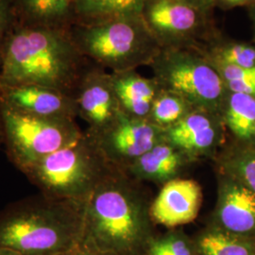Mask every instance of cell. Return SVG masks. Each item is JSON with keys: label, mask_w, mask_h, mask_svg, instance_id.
Segmentation results:
<instances>
[{"label": "cell", "mask_w": 255, "mask_h": 255, "mask_svg": "<svg viewBox=\"0 0 255 255\" xmlns=\"http://www.w3.org/2000/svg\"><path fill=\"white\" fill-rule=\"evenodd\" d=\"M151 219L135 180L113 167L83 202L80 245L110 255H134L147 240Z\"/></svg>", "instance_id": "6da1fadb"}, {"label": "cell", "mask_w": 255, "mask_h": 255, "mask_svg": "<svg viewBox=\"0 0 255 255\" xmlns=\"http://www.w3.org/2000/svg\"><path fill=\"white\" fill-rule=\"evenodd\" d=\"M88 62L69 28L15 23L4 46L0 84H35L73 96Z\"/></svg>", "instance_id": "7a4b0ae2"}, {"label": "cell", "mask_w": 255, "mask_h": 255, "mask_svg": "<svg viewBox=\"0 0 255 255\" xmlns=\"http://www.w3.org/2000/svg\"><path fill=\"white\" fill-rule=\"evenodd\" d=\"M83 203L40 193L0 211V247L21 255H61L81 242Z\"/></svg>", "instance_id": "3957f363"}, {"label": "cell", "mask_w": 255, "mask_h": 255, "mask_svg": "<svg viewBox=\"0 0 255 255\" xmlns=\"http://www.w3.org/2000/svg\"><path fill=\"white\" fill-rule=\"evenodd\" d=\"M69 31L84 58L112 72L149 66L162 48L142 15L76 22Z\"/></svg>", "instance_id": "277c9868"}, {"label": "cell", "mask_w": 255, "mask_h": 255, "mask_svg": "<svg viewBox=\"0 0 255 255\" xmlns=\"http://www.w3.org/2000/svg\"><path fill=\"white\" fill-rule=\"evenodd\" d=\"M112 168L95 140L83 131L77 141L22 173L47 197L83 203Z\"/></svg>", "instance_id": "5b68a950"}, {"label": "cell", "mask_w": 255, "mask_h": 255, "mask_svg": "<svg viewBox=\"0 0 255 255\" xmlns=\"http://www.w3.org/2000/svg\"><path fill=\"white\" fill-rule=\"evenodd\" d=\"M149 66L161 90L220 115L228 90L201 46L163 47Z\"/></svg>", "instance_id": "8992f818"}, {"label": "cell", "mask_w": 255, "mask_h": 255, "mask_svg": "<svg viewBox=\"0 0 255 255\" xmlns=\"http://www.w3.org/2000/svg\"><path fill=\"white\" fill-rule=\"evenodd\" d=\"M0 115L6 154L21 172L83 134L76 119L29 116L2 104Z\"/></svg>", "instance_id": "52a82bcc"}, {"label": "cell", "mask_w": 255, "mask_h": 255, "mask_svg": "<svg viewBox=\"0 0 255 255\" xmlns=\"http://www.w3.org/2000/svg\"><path fill=\"white\" fill-rule=\"evenodd\" d=\"M141 15L162 48L202 46L213 38L210 15L183 0H146Z\"/></svg>", "instance_id": "ba28073f"}, {"label": "cell", "mask_w": 255, "mask_h": 255, "mask_svg": "<svg viewBox=\"0 0 255 255\" xmlns=\"http://www.w3.org/2000/svg\"><path fill=\"white\" fill-rule=\"evenodd\" d=\"M90 136L106 161L122 171L165 138L164 128L147 119L132 118L122 111L106 129Z\"/></svg>", "instance_id": "9c48e42d"}, {"label": "cell", "mask_w": 255, "mask_h": 255, "mask_svg": "<svg viewBox=\"0 0 255 255\" xmlns=\"http://www.w3.org/2000/svg\"><path fill=\"white\" fill-rule=\"evenodd\" d=\"M78 117L83 119L90 135L112 125L121 113L111 73L94 63L86 64L73 92Z\"/></svg>", "instance_id": "30bf717a"}, {"label": "cell", "mask_w": 255, "mask_h": 255, "mask_svg": "<svg viewBox=\"0 0 255 255\" xmlns=\"http://www.w3.org/2000/svg\"><path fill=\"white\" fill-rule=\"evenodd\" d=\"M0 104L40 118L76 119L78 117L73 96L35 84H0Z\"/></svg>", "instance_id": "8fae6325"}, {"label": "cell", "mask_w": 255, "mask_h": 255, "mask_svg": "<svg viewBox=\"0 0 255 255\" xmlns=\"http://www.w3.org/2000/svg\"><path fill=\"white\" fill-rule=\"evenodd\" d=\"M222 119L219 114L194 109L164 129L166 141L192 160L212 154L219 145Z\"/></svg>", "instance_id": "7c38bea8"}, {"label": "cell", "mask_w": 255, "mask_h": 255, "mask_svg": "<svg viewBox=\"0 0 255 255\" xmlns=\"http://www.w3.org/2000/svg\"><path fill=\"white\" fill-rule=\"evenodd\" d=\"M201 201L202 192L198 182L177 178L164 183L150 205V216L166 227L184 225L197 218Z\"/></svg>", "instance_id": "4fadbf2b"}, {"label": "cell", "mask_w": 255, "mask_h": 255, "mask_svg": "<svg viewBox=\"0 0 255 255\" xmlns=\"http://www.w3.org/2000/svg\"><path fill=\"white\" fill-rule=\"evenodd\" d=\"M219 181L215 218L220 229L235 235L255 233V193L225 174Z\"/></svg>", "instance_id": "5bb4252c"}, {"label": "cell", "mask_w": 255, "mask_h": 255, "mask_svg": "<svg viewBox=\"0 0 255 255\" xmlns=\"http://www.w3.org/2000/svg\"><path fill=\"white\" fill-rule=\"evenodd\" d=\"M191 160L164 138L137 158L124 172L134 180L166 183L177 179Z\"/></svg>", "instance_id": "9a60e30c"}, {"label": "cell", "mask_w": 255, "mask_h": 255, "mask_svg": "<svg viewBox=\"0 0 255 255\" xmlns=\"http://www.w3.org/2000/svg\"><path fill=\"white\" fill-rule=\"evenodd\" d=\"M111 76L121 111L132 118L147 119L160 91L154 79L145 78L136 70L111 72Z\"/></svg>", "instance_id": "2e32d148"}, {"label": "cell", "mask_w": 255, "mask_h": 255, "mask_svg": "<svg viewBox=\"0 0 255 255\" xmlns=\"http://www.w3.org/2000/svg\"><path fill=\"white\" fill-rule=\"evenodd\" d=\"M16 23L69 28L77 22L74 0H11Z\"/></svg>", "instance_id": "e0dca14e"}, {"label": "cell", "mask_w": 255, "mask_h": 255, "mask_svg": "<svg viewBox=\"0 0 255 255\" xmlns=\"http://www.w3.org/2000/svg\"><path fill=\"white\" fill-rule=\"evenodd\" d=\"M220 116L237 138L242 141L255 140V97L228 91Z\"/></svg>", "instance_id": "ac0fdd59"}, {"label": "cell", "mask_w": 255, "mask_h": 255, "mask_svg": "<svg viewBox=\"0 0 255 255\" xmlns=\"http://www.w3.org/2000/svg\"><path fill=\"white\" fill-rule=\"evenodd\" d=\"M146 0H74L77 22L141 15Z\"/></svg>", "instance_id": "d6986e66"}, {"label": "cell", "mask_w": 255, "mask_h": 255, "mask_svg": "<svg viewBox=\"0 0 255 255\" xmlns=\"http://www.w3.org/2000/svg\"><path fill=\"white\" fill-rule=\"evenodd\" d=\"M194 108L181 97L161 90L157 94L147 119L158 127L166 129L182 120Z\"/></svg>", "instance_id": "ffe728a7"}, {"label": "cell", "mask_w": 255, "mask_h": 255, "mask_svg": "<svg viewBox=\"0 0 255 255\" xmlns=\"http://www.w3.org/2000/svg\"><path fill=\"white\" fill-rule=\"evenodd\" d=\"M220 228H212L201 236L198 246L202 255H255L242 238Z\"/></svg>", "instance_id": "44dd1931"}, {"label": "cell", "mask_w": 255, "mask_h": 255, "mask_svg": "<svg viewBox=\"0 0 255 255\" xmlns=\"http://www.w3.org/2000/svg\"><path fill=\"white\" fill-rule=\"evenodd\" d=\"M207 56L224 64H233L240 67L251 68L255 66V47L246 44L224 43L201 46Z\"/></svg>", "instance_id": "7402d4cb"}, {"label": "cell", "mask_w": 255, "mask_h": 255, "mask_svg": "<svg viewBox=\"0 0 255 255\" xmlns=\"http://www.w3.org/2000/svg\"><path fill=\"white\" fill-rule=\"evenodd\" d=\"M222 167L227 175L235 178L255 193V149L241 150L225 157Z\"/></svg>", "instance_id": "603a6c76"}, {"label": "cell", "mask_w": 255, "mask_h": 255, "mask_svg": "<svg viewBox=\"0 0 255 255\" xmlns=\"http://www.w3.org/2000/svg\"><path fill=\"white\" fill-rule=\"evenodd\" d=\"M149 255H192V250L184 238L173 235L151 242Z\"/></svg>", "instance_id": "cb8c5ba5"}, {"label": "cell", "mask_w": 255, "mask_h": 255, "mask_svg": "<svg viewBox=\"0 0 255 255\" xmlns=\"http://www.w3.org/2000/svg\"><path fill=\"white\" fill-rule=\"evenodd\" d=\"M16 23L11 0H0V67L2 55L9 32Z\"/></svg>", "instance_id": "d4e9b609"}, {"label": "cell", "mask_w": 255, "mask_h": 255, "mask_svg": "<svg viewBox=\"0 0 255 255\" xmlns=\"http://www.w3.org/2000/svg\"><path fill=\"white\" fill-rule=\"evenodd\" d=\"M229 92L249 95L255 98V80L233 81L225 83Z\"/></svg>", "instance_id": "484cf974"}, {"label": "cell", "mask_w": 255, "mask_h": 255, "mask_svg": "<svg viewBox=\"0 0 255 255\" xmlns=\"http://www.w3.org/2000/svg\"><path fill=\"white\" fill-rule=\"evenodd\" d=\"M196 9H200L203 13L211 15L216 7V0H183Z\"/></svg>", "instance_id": "4316f807"}, {"label": "cell", "mask_w": 255, "mask_h": 255, "mask_svg": "<svg viewBox=\"0 0 255 255\" xmlns=\"http://www.w3.org/2000/svg\"><path fill=\"white\" fill-rule=\"evenodd\" d=\"M61 255H110L107 254H102L97 251H93L88 248L82 246V245H78L76 248H74L73 250L63 254Z\"/></svg>", "instance_id": "83f0119b"}, {"label": "cell", "mask_w": 255, "mask_h": 255, "mask_svg": "<svg viewBox=\"0 0 255 255\" xmlns=\"http://www.w3.org/2000/svg\"><path fill=\"white\" fill-rule=\"evenodd\" d=\"M254 0H216V6H219L221 8H232L240 5H245L248 3L253 2Z\"/></svg>", "instance_id": "f1b7e54d"}, {"label": "cell", "mask_w": 255, "mask_h": 255, "mask_svg": "<svg viewBox=\"0 0 255 255\" xmlns=\"http://www.w3.org/2000/svg\"><path fill=\"white\" fill-rule=\"evenodd\" d=\"M0 255H19L18 253L11 251L7 248H2L0 247Z\"/></svg>", "instance_id": "f546056e"}, {"label": "cell", "mask_w": 255, "mask_h": 255, "mask_svg": "<svg viewBox=\"0 0 255 255\" xmlns=\"http://www.w3.org/2000/svg\"><path fill=\"white\" fill-rule=\"evenodd\" d=\"M3 125H2V119H1V115H0V146H3Z\"/></svg>", "instance_id": "4dcf8cb0"}, {"label": "cell", "mask_w": 255, "mask_h": 255, "mask_svg": "<svg viewBox=\"0 0 255 255\" xmlns=\"http://www.w3.org/2000/svg\"></svg>", "instance_id": "1f68e13d"}]
</instances>
